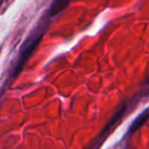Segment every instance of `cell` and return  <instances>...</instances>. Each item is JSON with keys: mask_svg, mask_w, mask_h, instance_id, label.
<instances>
[{"mask_svg": "<svg viewBox=\"0 0 149 149\" xmlns=\"http://www.w3.org/2000/svg\"><path fill=\"white\" fill-rule=\"evenodd\" d=\"M42 37L43 35H39L38 37H35L31 40V41H28V44L23 50H22L21 54L19 56V59H17V62L15 64V70L13 72V78H17L19 74L22 72L23 68H25V64L27 63L28 59L31 57V55L34 53L35 49L38 47V45L40 44L42 40Z\"/></svg>", "mask_w": 149, "mask_h": 149, "instance_id": "1", "label": "cell"}, {"mask_svg": "<svg viewBox=\"0 0 149 149\" xmlns=\"http://www.w3.org/2000/svg\"><path fill=\"white\" fill-rule=\"evenodd\" d=\"M147 120H148V109L146 108V109L141 114H139L136 118V120L132 123L131 127L129 128V134H133V133H135L137 130H139V129L146 123Z\"/></svg>", "mask_w": 149, "mask_h": 149, "instance_id": "2", "label": "cell"}, {"mask_svg": "<svg viewBox=\"0 0 149 149\" xmlns=\"http://www.w3.org/2000/svg\"><path fill=\"white\" fill-rule=\"evenodd\" d=\"M70 0H54L52 5L50 6V15L54 17L57 13H61L65 7L68 6Z\"/></svg>", "mask_w": 149, "mask_h": 149, "instance_id": "3", "label": "cell"}]
</instances>
